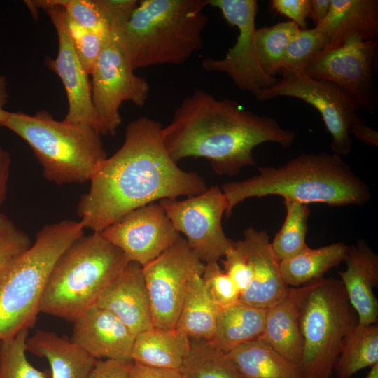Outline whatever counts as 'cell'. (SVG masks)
I'll return each instance as SVG.
<instances>
[{"mask_svg":"<svg viewBox=\"0 0 378 378\" xmlns=\"http://www.w3.org/2000/svg\"><path fill=\"white\" fill-rule=\"evenodd\" d=\"M90 182L77 214L84 228L93 232L155 200L192 197L208 188L197 173L181 169L171 158L162 125L144 116L128 123L122 145L99 164Z\"/></svg>","mask_w":378,"mask_h":378,"instance_id":"obj_1","label":"cell"},{"mask_svg":"<svg viewBox=\"0 0 378 378\" xmlns=\"http://www.w3.org/2000/svg\"><path fill=\"white\" fill-rule=\"evenodd\" d=\"M296 137L275 118L260 115L230 99H218L195 88L163 127L166 149L175 162L193 157L207 159L218 175L234 176L254 166V148L266 142L286 148Z\"/></svg>","mask_w":378,"mask_h":378,"instance_id":"obj_2","label":"cell"},{"mask_svg":"<svg viewBox=\"0 0 378 378\" xmlns=\"http://www.w3.org/2000/svg\"><path fill=\"white\" fill-rule=\"evenodd\" d=\"M258 174L220 187L227 202L226 218L251 197L278 195L301 204L362 206L370 201L368 185L335 153H302L277 167H258Z\"/></svg>","mask_w":378,"mask_h":378,"instance_id":"obj_3","label":"cell"},{"mask_svg":"<svg viewBox=\"0 0 378 378\" xmlns=\"http://www.w3.org/2000/svg\"><path fill=\"white\" fill-rule=\"evenodd\" d=\"M209 0H142L111 33L134 70L178 65L202 49Z\"/></svg>","mask_w":378,"mask_h":378,"instance_id":"obj_4","label":"cell"},{"mask_svg":"<svg viewBox=\"0 0 378 378\" xmlns=\"http://www.w3.org/2000/svg\"><path fill=\"white\" fill-rule=\"evenodd\" d=\"M129 262L123 252L100 232L80 237L56 261L40 312L74 322L97 305L104 290Z\"/></svg>","mask_w":378,"mask_h":378,"instance_id":"obj_5","label":"cell"},{"mask_svg":"<svg viewBox=\"0 0 378 378\" xmlns=\"http://www.w3.org/2000/svg\"><path fill=\"white\" fill-rule=\"evenodd\" d=\"M80 221L63 220L44 225L31 247L0 273V340L32 328L43 294L59 257L83 235Z\"/></svg>","mask_w":378,"mask_h":378,"instance_id":"obj_6","label":"cell"},{"mask_svg":"<svg viewBox=\"0 0 378 378\" xmlns=\"http://www.w3.org/2000/svg\"><path fill=\"white\" fill-rule=\"evenodd\" d=\"M2 127L31 148L45 178L57 185L90 181L107 158L102 136L92 127L56 120L46 110L34 115L10 112Z\"/></svg>","mask_w":378,"mask_h":378,"instance_id":"obj_7","label":"cell"},{"mask_svg":"<svg viewBox=\"0 0 378 378\" xmlns=\"http://www.w3.org/2000/svg\"><path fill=\"white\" fill-rule=\"evenodd\" d=\"M297 290L302 378L330 377L344 338L358 323V316L340 279L322 277Z\"/></svg>","mask_w":378,"mask_h":378,"instance_id":"obj_8","label":"cell"},{"mask_svg":"<svg viewBox=\"0 0 378 378\" xmlns=\"http://www.w3.org/2000/svg\"><path fill=\"white\" fill-rule=\"evenodd\" d=\"M281 78L255 97L267 101L278 97L301 99L316 109L332 137L330 147L340 156L349 155L353 139L350 127L360 111L354 99L335 84L302 73H282Z\"/></svg>","mask_w":378,"mask_h":378,"instance_id":"obj_9","label":"cell"},{"mask_svg":"<svg viewBox=\"0 0 378 378\" xmlns=\"http://www.w3.org/2000/svg\"><path fill=\"white\" fill-rule=\"evenodd\" d=\"M202 262L181 236L142 267L154 327L175 328L192 278L202 275Z\"/></svg>","mask_w":378,"mask_h":378,"instance_id":"obj_10","label":"cell"},{"mask_svg":"<svg viewBox=\"0 0 378 378\" xmlns=\"http://www.w3.org/2000/svg\"><path fill=\"white\" fill-rule=\"evenodd\" d=\"M209 5L218 8L226 21L238 29L239 34L234 46L223 58H204L202 62L203 69L226 74L239 90L256 97L278 80L262 69L258 59L255 43L258 1L209 0Z\"/></svg>","mask_w":378,"mask_h":378,"instance_id":"obj_11","label":"cell"},{"mask_svg":"<svg viewBox=\"0 0 378 378\" xmlns=\"http://www.w3.org/2000/svg\"><path fill=\"white\" fill-rule=\"evenodd\" d=\"M158 204L204 264L218 262L232 246L234 240L226 236L222 225L227 202L218 186L183 200L162 199Z\"/></svg>","mask_w":378,"mask_h":378,"instance_id":"obj_12","label":"cell"},{"mask_svg":"<svg viewBox=\"0 0 378 378\" xmlns=\"http://www.w3.org/2000/svg\"><path fill=\"white\" fill-rule=\"evenodd\" d=\"M377 40L351 38L340 46L323 50L310 60L303 73L331 82L346 92L360 110L374 114L378 95L373 78Z\"/></svg>","mask_w":378,"mask_h":378,"instance_id":"obj_13","label":"cell"},{"mask_svg":"<svg viewBox=\"0 0 378 378\" xmlns=\"http://www.w3.org/2000/svg\"><path fill=\"white\" fill-rule=\"evenodd\" d=\"M92 99L101 135H115L122 122L119 112L124 102L145 106L150 92L147 80L134 74L120 48L111 36L91 74Z\"/></svg>","mask_w":378,"mask_h":378,"instance_id":"obj_14","label":"cell"},{"mask_svg":"<svg viewBox=\"0 0 378 378\" xmlns=\"http://www.w3.org/2000/svg\"><path fill=\"white\" fill-rule=\"evenodd\" d=\"M33 13L43 9L54 25L58 39V51L55 59L48 57L45 64L61 79L67 97L68 111L65 120L88 125L101 135L100 125L95 111L89 74L81 65L69 38L66 13L55 0L26 1ZM102 136V135H101Z\"/></svg>","mask_w":378,"mask_h":378,"instance_id":"obj_15","label":"cell"},{"mask_svg":"<svg viewBox=\"0 0 378 378\" xmlns=\"http://www.w3.org/2000/svg\"><path fill=\"white\" fill-rule=\"evenodd\" d=\"M100 232L123 252L129 262L141 267L181 236L163 208L154 202L129 211Z\"/></svg>","mask_w":378,"mask_h":378,"instance_id":"obj_16","label":"cell"},{"mask_svg":"<svg viewBox=\"0 0 378 378\" xmlns=\"http://www.w3.org/2000/svg\"><path fill=\"white\" fill-rule=\"evenodd\" d=\"M243 239L235 242L250 264L252 281L239 300L255 307L267 309L285 298L290 287L283 280L279 261L273 252L266 230L249 227L243 232Z\"/></svg>","mask_w":378,"mask_h":378,"instance_id":"obj_17","label":"cell"},{"mask_svg":"<svg viewBox=\"0 0 378 378\" xmlns=\"http://www.w3.org/2000/svg\"><path fill=\"white\" fill-rule=\"evenodd\" d=\"M135 335L114 315L97 305L74 321L71 340L97 360L133 362Z\"/></svg>","mask_w":378,"mask_h":378,"instance_id":"obj_18","label":"cell"},{"mask_svg":"<svg viewBox=\"0 0 378 378\" xmlns=\"http://www.w3.org/2000/svg\"><path fill=\"white\" fill-rule=\"evenodd\" d=\"M97 306L111 312L135 336L153 327L142 267L136 262H129L104 290Z\"/></svg>","mask_w":378,"mask_h":378,"instance_id":"obj_19","label":"cell"},{"mask_svg":"<svg viewBox=\"0 0 378 378\" xmlns=\"http://www.w3.org/2000/svg\"><path fill=\"white\" fill-rule=\"evenodd\" d=\"M344 261L346 270L338 274L358 324L377 323L378 301L373 290L378 285V255L365 240L360 239L349 246Z\"/></svg>","mask_w":378,"mask_h":378,"instance_id":"obj_20","label":"cell"},{"mask_svg":"<svg viewBox=\"0 0 378 378\" xmlns=\"http://www.w3.org/2000/svg\"><path fill=\"white\" fill-rule=\"evenodd\" d=\"M316 26L326 38L323 50L335 48L351 38L375 40L378 35V1L331 0L327 16Z\"/></svg>","mask_w":378,"mask_h":378,"instance_id":"obj_21","label":"cell"},{"mask_svg":"<svg viewBox=\"0 0 378 378\" xmlns=\"http://www.w3.org/2000/svg\"><path fill=\"white\" fill-rule=\"evenodd\" d=\"M26 348L48 360L51 378H87L97 360L71 339L51 331L36 330L27 338Z\"/></svg>","mask_w":378,"mask_h":378,"instance_id":"obj_22","label":"cell"},{"mask_svg":"<svg viewBox=\"0 0 378 378\" xmlns=\"http://www.w3.org/2000/svg\"><path fill=\"white\" fill-rule=\"evenodd\" d=\"M261 337L284 358L300 368L303 354L297 288L266 309Z\"/></svg>","mask_w":378,"mask_h":378,"instance_id":"obj_23","label":"cell"},{"mask_svg":"<svg viewBox=\"0 0 378 378\" xmlns=\"http://www.w3.org/2000/svg\"><path fill=\"white\" fill-rule=\"evenodd\" d=\"M189 348V337L179 329L153 326L135 336L132 358L148 366L180 370Z\"/></svg>","mask_w":378,"mask_h":378,"instance_id":"obj_24","label":"cell"},{"mask_svg":"<svg viewBox=\"0 0 378 378\" xmlns=\"http://www.w3.org/2000/svg\"><path fill=\"white\" fill-rule=\"evenodd\" d=\"M266 309L239 300L218 312L210 342L227 354L235 347L262 336Z\"/></svg>","mask_w":378,"mask_h":378,"instance_id":"obj_25","label":"cell"},{"mask_svg":"<svg viewBox=\"0 0 378 378\" xmlns=\"http://www.w3.org/2000/svg\"><path fill=\"white\" fill-rule=\"evenodd\" d=\"M243 378H302L300 368L261 337L226 354Z\"/></svg>","mask_w":378,"mask_h":378,"instance_id":"obj_26","label":"cell"},{"mask_svg":"<svg viewBox=\"0 0 378 378\" xmlns=\"http://www.w3.org/2000/svg\"><path fill=\"white\" fill-rule=\"evenodd\" d=\"M219 310L202 275L197 274L189 284L176 328L190 340L210 341Z\"/></svg>","mask_w":378,"mask_h":378,"instance_id":"obj_27","label":"cell"},{"mask_svg":"<svg viewBox=\"0 0 378 378\" xmlns=\"http://www.w3.org/2000/svg\"><path fill=\"white\" fill-rule=\"evenodd\" d=\"M349 246L333 243L318 248H308L298 255L279 262L281 276L289 287L298 288L323 277L332 267L343 262Z\"/></svg>","mask_w":378,"mask_h":378,"instance_id":"obj_28","label":"cell"},{"mask_svg":"<svg viewBox=\"0 0 378 378\" xmlns=\"http://www.w3.org/2000/svg\"><path fill=\"white\" fill-rule=\"evenodd\" d=\"M378 363V325L358 323L344 338L334 366L340 378H349L358 371Z\"/></svg>","mask_w":378,"mask_h":378,"instance_id":"obj_29","label":"cell"},{"mask_svg":"<svg viewBox=\"0 0 378 378\" xmlns=\"http://www.w3.org/2000/svg\"><path fill=\"white\" fill-rule=\"evenodd\" d=\"M180 370L184 378H243L225 353L201 340L190 339Z\"/></svg>","mask_w":378,"mask_h":378,"instance_id":"obj_30","label":"cell"},{"mask_svg":"<svg viewBox=\"0 0 378 378\" xmlns=\"http://www.w3.org/2000/svg\"><path fill=\"white\" fill-rule=\"evenodd\" d=\"M286 217L271 241L273 252L281 262L291 258L309 248L305 239L310 209L307 204L284 200Z\"/></svg>","mask_w":378,"mask_h":378,"instance_id":"obj_31","label":"cell"},{"mask_svg":"<svg viewBox=\"0 0 378 378\" xmlns=\"http://www.w3.org/2000/svg\"><path fill=\"white\" fill-rule=\"evenodd\" d=\"M299 30L290 20L256 29V53L262 69L267 75L275 77L280 73L287 46Z\"/></svg>","mask_w":378,"mask_h":378,"instance_id":"obj_32","label":"cell"},{"mask_svg":"<svg viewBox=\"0 0 378 378\" xmlns=\"http://www.w3.org/2000/svg\"><path fill=\"white\" fill-rule=\"evenodd\" d=\"M29 330L0 340V378H51L50 370H38L27 358Z\"/></svg>","mask_w":378,"mask_h":378,"instance_id":"obj_33","label":"cell"},{"mask_svg":"<svg viewBox=\"0 0 378 378\" xmlns=\"http://www.w3.org/2000/svg\"><path fill=\"white\" fill-rule=\"evenodd\" d=\"M326 45V36L317 26L300 29L287 46L280 74L303 72L307 64L321 52Z\"/></svg>","mask_w":378,"mask_h":378,"instance_id":"obj_34","label":"cell"},{"mask_svg":"<svg viewBox=\"0 0 378 378\" xmlns=\"http://www.w3.org/2000/svg\"><path fill=\"white\" fill-rule=\"evenodd\" d=\"M66 24L74 50L85 71L91 75L102 50L111 37L83 28L66 14Z\"/></svg>","mask_w":378,"mask_h":378,"instance_id":"obj_35","label":"cell"},{"mask_svg":"<svg viewBox=\"0 0 378 378\" xmlns=\"http://www.w3.org/2000/svg\"><path fill=\"white\" fill-rule=\"evenodd\" d=\"M55 2L79 26L99 35L111 37L109 27L95 0H55Z\"/></svg>","mask_w":378,"mask_h":378,"instance_id":"obj_36","label":"cell"},{"mask_svg":"<svg viewBox=\"0 0 378 378\" xmlns=\"http://www.w3.org/2000/svg\"><path fill=\"white\" fill-rule=\"evenodd\" d=\"M202 279L220 309L239 300V290L218 262L205 263Z\"/></svg>","mask_w":378,"mask_h":378,"instance_id":"obj_37","label":"cell"},{"mask_svg":"<svg viewBox=\"0 0 378 378\" xmlns=\"http://www.w3.org/2000/svg\"><path fill=\"white\" fill-rule=\"evenodd\" d=\"M32 244L26 232L6 214H0V273L12 260L29 249Z\"/></svg>","mask_w":378,"mask_h":378,"instance_id":"obj_38","label":"cell"},{"mask_svg":"<svg viewBox=\"0 0 378 378\" xmlns=\"http://www.w3.org/2000/svg\"><path fill=\"white\" fill-rule=\"evenodd\" d=\"M223 257V270L234 281L241 296L249 288L252 281L251 268L247 258L235 241Z\"/></svg>","mask_w":378,"mask_h":378,"instance_id":"obj_39","label":"cell"},{"mask_svg":"<svg viewBox=\"0 0 378 378\" xmlns=\"http://www.w3.org/2000/svg\"><path fill=\"white\" fill-rule=\"evenodd\" d=\"M111 34L130 18L138 5L137 0H95Z\"/></svg>","mask_w":378,"mask_h":378,"instance_id":"obj_40","label":"cell"},{"mask_svg":"<svg viewBox=\"0 0 378 378\" xmlns=\"http://www.w3.org/2000/svg\"><path fill=\"white\" fill-rule=\"evenodd\" d=\"M272 8L277 13L286 16L300 29H307V18L309 17L310 0H272Z\"/></svg>","mask_w":378,"mask_h":378,"instance_id":"obj_41","label":"cell"},{"mask_svg":"<svg viewBox=\"0 0 378 378\" xmlns=\"http://www.w3.org/2000/svg\"><path fill=\"white\" fill-rule=\"evenodd\" d=\"M133 362L97 360L87 378H128Z\"/></svg>","mask_w":378,"mask_h":378,"instance_id":"obj_42","label":"cell"},{"mask_svg":"<svg viewBox=\"0 0 378 378\" xmlns=\"http://www.w3.org/2000/svg\"><path fill=\"white\" fill-rule=\"evenodd\" d=\"M128 378H184L180 370L132 363Z\"/></svg>","mask_w":378,"mask_h":378,"instance_id":"obj_43","label":"cell"},{"mask_svg":"<svg viewBox=\"0 0 378 378\" xmlns=\"http://www.w3.org/2000/svg\"><path fill=\"white\" fill-rule=\"evenodd\" d=\"M350 134L366 144L378 146V132L369 127L358 114L352 120Z\"/></svg>","mask_w":378,"mask_h":378,"instance_id":"obj_44","label":"cell"},{"mask_svg":"<svg viewBox=\"0 0 378 378\" xmlns=\"http://www.w3.org/2000/svg\"><path fill=\"white\" fill-rule=\"evenodd\" d=\"M11 157L10 153L0 145V214L6 199L10 176Z\"/></svg>","mask_w":378,"mask_h":378,"instance_id":"obj_45","label":"cell"},{"mask_svg":"<svg viewBox=\"0 0 378 378\" xmlns=\"http://www.w3.org/2000/svg\"><path fill=\"white\" fill-rule=\"evenodd\" d=\"M309 17L312 18L315 26L321 23L327 16L331 0H310Z\"/></svg>","mask_w":378,"mask_h":378,"instance_id":"obj_46","label":"cell"},{"mask_svg":"<svg viewBox=\"0 0 378 378\" xmlns=\"http://www.w3.org/2000/svg\"><path fill=\"white\" fill-rule=\"evenodd\" d=\"M9 99L8 80L5 76L0 74V126L7 119L10 111L5 109Z\"/></svg>","mask_w":378,"mask_h":378,"instance_id":"obj_47","label":"cell"},{"mask_svg":"<svg viewBox=\"0 0 378 378\" xmlns=\"http://www.w3.org/2000/svg\"><path fill=\"white\" fill-rule=\"evenodd\" d=\"M365 378H378V363L370 368V371Z\"/></svg>","mask_w":378,"mask_h":378,"instance_id":"obj_48","label":"cell"},{"mask_svg":"<svg viewBox=\"0 0 378 378\" xmlns=\"http://www.w3.org/2000/svg\"><path fill=\"white\" fill-rule=\"evenodd\" d=\"M307 378H330V377H310Z\"/></svg>","mask_w":378,"mask_h":378,"instance_id":"obj_49","label":"cell"}]
</instances>
